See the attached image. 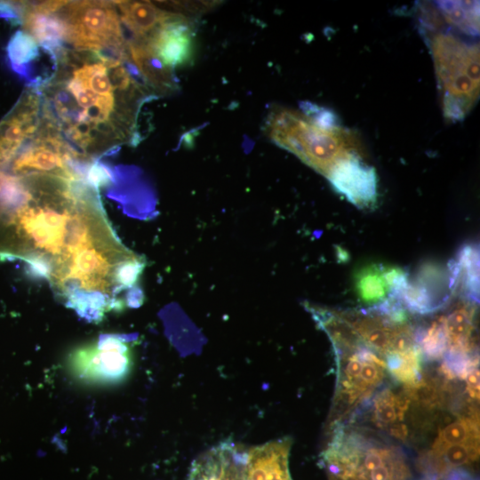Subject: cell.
Instances as JSON below:
<instances>
[{
    "mask_svg": "<svg viewBox=\"0 0 480 480\" xmlns=\"http://www.w3.org/2000/svg\"><path fill=\"white\" fill-rule=\"evenodd\" d=\"M467 390L473 399H479V368L478 365L472 368L466 379Z\"/></svg>",
    "mask_w": 480,
    "mask_h": 480,
    "instance_id": "cell-25",
    "label": "cell"
},
{
    "mask_svg": "<svg viewBox=\"0 0 480 480\" xmlns=\"http://www.w3.org/2000/svg\"><path fill=\"white\" fill-rule=\"evenodd\" d=\"M42 46L27 32L17 31L10 39L7 54L12 68L27 74V68L40 56Z\"/></svg>",
    "mask_w": 480,
    "mask_h": 480,
    "instance_id": "cell-23",
    "label": "cell"
},
{
    "mask_svg": "<svg viewBox=\"0 0 480 480\" xmlns=\"http://www.w3.org/2000/svg\"><path fill=\"white\" fill-rule=\"evenodd\" d=\"M28 192L0 213V259H19L62 300L97 256L124 246L85 180L31 174Z\"/></svg>",
    "mask_w": 480,
    "mask_h": 480,
    "instance_id": "cell-1",
    "label": "cell"
},
{
    "mask_svg": "<svg viewBox=\"0 0 480 480\" xmlns=\"http://www.w3.org/2000/svg\"><path fill=\"white\" fill-rule=\"evenodd\" d=\"M126 46L132 61L155 92L169 93L177 89L173 71L162 63L147 43Z\"/></svg>",
    "mask_w": 480,
    "mask_h": 480,
    "instance_id": "cell-16",
    "label": "cell"
},
{
    "mask_svg": "<svg viewBox=\"0 0 480 480\" xmlns=\"http://www.w3.org/2000/svg\"><path fill=\"white\" fill-rule=\"evenodd\" d=\"M289 438L256 446L245 452L244 480H292L288 457Z\"/></svg>",
    "mask_w": 480,
    "mask_h": 480,
    "instance_id": "cell-13",
    "label": "cell"
},
{
    "mask_svg": "<svg viewBox=\"0 0 480 480\" xmlns=\"http://www.w3.org/2000/svg\"><path fill=\"white\" fill-rule=\"evenodd\" d=\"M466 443H479L478 419L476 415L457 419L441 428L430 451Z\"/></svg>",
    "mask_w": 480,
    "mask_h": 480,
    "instance_id": "cell-21",
    "label": "cell"
},
{
    "mask_svg": "<svg viewBox=\"0 0 480 480\" xmlns=\"http://www.w3.org/2000/svg\"><path fill=\"white\" fill-rule=\"evenodd\" d=\"M410 402L411 398L406 391L404 394H396L391 388H384L374 394L368 402L370 404L364 407L370 406L371 420L378 428L388 431L402 423Z\"/></svg>",
    "mask_w": 480,
    "mask_h": 480,
    "instance_id": "cell-17",
    "label": "cell"
},
{
    "mask_svg": "<svg viewBox=\"0 0 480 480\" xmlns=\"http://www.w3.org/2000/svg\"><path fill=\"white\" fill-rule=\"evenodd\" d=\"M443 357L441 373L448 380H465L469 371L479 365L476 352L447 350Z\"/></svg>",
    "mask_w": 480,
    "mask_h": 480,
    "instance_id": "cell-24",
    "label": "cell"
},
{
    "mask_svg": "<svg viewBox=\"0 0 480 480\" xmlns=\"http://www.w3.org/2000/svg\"><path fill=\"white\" fill-rule=\"evenodd\" d=\"M40 125V96L31 87L0 121V169L9 166L20 150L36 137Z\"/></svg>",
    "mask_w": 480,
    "mask_h": 480,
    "instance_id": "cell-8",
    "label": "cell"
},
{
    "mask_svg": "<svg viewBox=\"0 0 480 480\" xmlns=\"http://www.w3.org/2000/svg\"><path fill=\"white\" fill-rule=\"evenodd\" d=\"M68 44L75 51L99 54L126 45L115 2L63 1Z\"/></svg>",
    "mask_w": 480,
    "mask_h": 480,
    "instance_id": "cell-7",
    "label": "cell"
},
{
    "mask_svg": "<svg viewBox=\"0 0 480 480\" xmlns=\"http://www.w3.org/2000/svg\"><path fill=\"white\" fill-rule=\"evenodd\" d=\"M309 309L332 343L337 366L332 423L340 422L370 401L385 377L386 364L383 356L360 340L339 312Z\"/></svg>",
    "mask_w": 480,
    "mask_h": 480,
    "instance_id": "cell-4",
    "label": "cell"
},
{
    "mask_svg": "<svg viewBox=\"0 0 480 480\" xmlns=\"http://www.w3.org/2000/svg\"><path fill=\"white\" fill-rule=\"evenodd\" d=\"M428 44L442 93L444 116L462 119L479 95V47L451 32L430 36Z\"/></svg>",
    "mask_w": 480,
    "mask_h": 480,
    "instance_id": "cell-6",
    "label": "cell"
},
{
    "mask_svg": "<svg viewBox=\"0 0 480 480\" xmlns=\"http://www.w3.org/2000/svg\"><path fill=\"white\" fill-rule=\"evenodd\" d=\"M115 4L126 44L147 43L148 36L171 13L150 2L117 1Z\"/></svg>",
    "mask_w": 480,
    "mask_h": 480,
    "instance_id": "cell-14",
    "label": "cell"
},
{
    "mask_svg": "<svg viewBox=\"0 0 480 480\" xmlns=\"http://www.w3.org/2000/svg\"><path fill=\"white\" fill-rule=\"evenodd\" d=\"M147 44L173 71L189 65L195 55V33L190 20L177 12L168 18L148 36Z\"/></svg>",
    "mask_w": 480,
    "mask_h": 480,
    "instance_id": "cell-10",
    "label": "cell"
},
{
    "mask_svg": "<svg viewBox=\"0 0 480 480\" xmlns=\"http://www.w3.org/2000/svg\"><path fill=\"white\" fill-rule=\"evenodd\" d=\"M322 453L330 480H410L404 452L362 428L335 422Z\"/></svg>",
    "mask_w": 480,
    "mask_h": 480,
    "instance_id": "cell-5",
    "label": "cell"
},
{
    "mask_svg": "<svg viewBox=\"0 0 480 480\" xmlns=\"http://www.w3.org/2000/svg\"><path fill=\"white\" fill-rule=\"evenodd\" d=\"M406 276L398 268L369 264L355 276L356 292L363 303L374 307L390 298Z\"/></svg>",
    "mask_w": 480,
    "mask_h": 480,
    "instance_id": "cell-15",
    "label": "cell"
},
{
    "mask_svg": "<svg viewBox=\"0 0 480 480\" xmlns=\"http://www.w3.org/2000/svg\"><path fill=\"white\" fill-rule=\"evenodd\" d=\"M57 73L37 90L40 130L60 140L79 161L134 140L136 117L151 94L122 91L93 53L70 50L57 61Z\"/></svg>",
    "mask_w": 480,
    "mask_h": 480,
    "instance_id": "cell-2",
    "label": "cell"
},
{
    "mask_svg": "<svg viewBox=\"0 0 480 480\" xmlns=\"http://www.w3.org/2000/svg\"><path fill=\"white\" fill-rule=\"evenodd\" d=\"M475 305L469 301L458 306L444 318L447 350L476 352L472 334L475 328Z\"/></svg>",
    "mask_w": 480,
    "mask_h": 480,
    "instance_id": "cell-18",
    "label": "cell"
},
{
    "mask_svg": "<svg viewBox=\"0 0 480 480\" xmlns=\"http://www.w3.org/2000/svg\"><path fill=\"white\" fill-rule=\"evenodd\" d=\"M302 113L283 108L272 110L266 132L270 140L291 151L329 179L348 164L363 160L358 140L334 115L312 103Z\"/></svg>",
    "mask_w": 480,
    "mask_h": 480,
    "instance_id": "cell-3",
    "label": "cell"
},
{
    "mask_svg": "<svg viewBox=\"0 0 480 480\" xmlns=\"http://www.w3.org/2000/svg\"><path fill=\"white\" fill-rule=\"evenodd\" d=\"M445 20L460 31L476 36L479 29L478 2L439 1L436 2Z\"/></svg>",
    "mask_w": 480,
    "mask_h": 480,
    "instance_id": "cell-20",
    "label": "cell"
},
{
    "mask_svg": "<svg viewBox=\"0 0 480 480\" xmlns=\"http://www.w3.org/2000/svg\"><path fill=\"white\" fill-rule=\"evenodd\" d=\"M62 4L63 1H47L20 5L25 32L51 52L56 61L70 50L68 47V24L61 12Z\"/></svg>",
    "mask_w": 480,
    "mask_h": 480,
    "instance_id": "cell-9",
    "label": "cell"
},
{
    "mask_svg": "<svg viewBox=\"0 0 480 480\" xmlns=\"http://www.w3.org/2000/svg\"><path fill=\"white\" fill-rule=\"evenodd\" d=\"M131 347L128 342L117 336L101 337L76 353V361L85 367L94 368V374L103 375L106 367L107 376L113 379L124 376L131 366Z\"/></svg>",
    "mask_w": 480,
    "mask_h": 480,
    "instance_id": "cell-11",
    "label": "cell"
},
{
    "mask_svg": "<svg viewBox=\"0 0 480 480\" xmlns=\"http://www.w3.org/2000/svg\"><path fill=\"white\" fill-rule=\"evenodd\" d=\"M245 452L224 442L193 462L188 480H244Z\"/></svg>",
    "mask_w": 480,
    "mask_h": 480,
    "instance_id": "cell-12",
    "label": "cell"
},
{
    "mask_svg": "<svg viewBox=\"0 0 480 480\" xmlns=\"http://www.w3.org/2000/svg\"><path fill=\"white\" fill-rule=\"evenodd\" d=\"M415 340L423 358L428 361L441 359L448 348L444 316L433 321L427 328L416 330Z\"/></svg>",
    "mask_w": 480,
    "mask_h": 480,
    "instance_id": "cell-22",
    "label": "cell"
},
{
    "mask_svg": "<svg viewBox=\"0 0 480 480\" xmlns=\"http://www.w3.org/2000/svg\"><path fill=\"white\" fill-rule=\"evenodd\" d=\"M384 359L386 369L405 388H414L422 382L423 356L418 344L404 350H391Z\"/></svg>",
    "mask_w": 480,
    "mask_h": 480,
    "instance_id": "cell-19",
    "label": "cell"
}]
</instances>
